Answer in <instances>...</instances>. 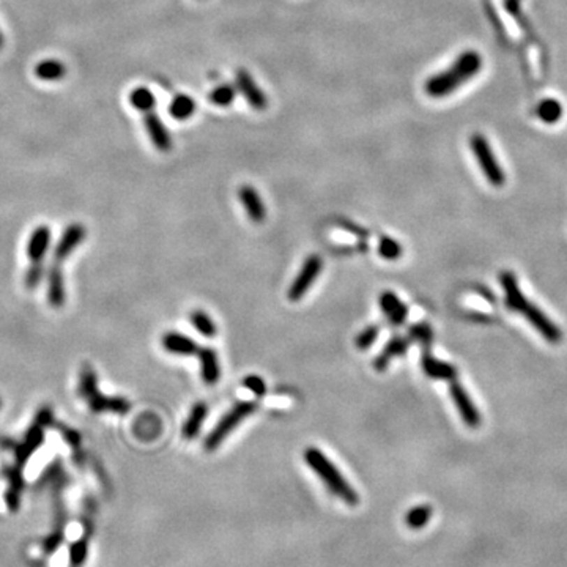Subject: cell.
<instances>
[{
  "label": "cell",
  "mask_w": 567,
  "mask_h": 567,
  "mask_svg": "<svg viewBox=\"0 0 567 567\" xmlns=\"http://www.w3.org/2000/svg\"><path fill=\"white\" fill-rule=\"evenodd\" d=\"M483 68V59L476 51H466L460 54L457 60L448 70L436 73L424 84L425 94L432 98H445L459 90L465 82L478 75Z\"/></svg>",
  "instance_id": "obj_1"
},
{
  "label": "cell",
  "mask_w": 567,
  "mask_h": 567,
  "mask_svg": "<svg viewBox=\"0 0 567 567\" xmlns=\"http://www.w3.org/2000/svg\"><path fill=\"white\" fill-rule=\"evenodd\" d=\"M500 282L504 290H506V306L509 309L525 314V317L534 325V328L538 330L540 334H544L548 342L558 344L561 341L559 328L544 316V312H540L538 307L526 301V298L523 297L520 292L519 284L515 281V276L513 273H509V271H504L500 276Z\"/></svg>",
  "instance_id": "obj_2"
},
{
  "label": "cell",
  "mask_w": 567,
  "mask_h": 567,
  "mask_svg": "<svg viewBox=\"0 0 567 567\" xmlns=\"http://www.w3.org/2000/svg\"><path fill=\"white\" fill-rule=\"evenodd\" d=\"M304 460L311 470L322 479V483L332 495L341 498L348 506H356L360 503L358 493L347 483V479L337 470V466L318 448H307L304 451Z\"/></svg>",
  "instance_id": "obj_3"
},
{
  "label": "cell",
  "mask_w": 567,
  "mask_h": 567,
  "mask_svg": "<svg viewBox=\"0 0 567 567\" xmlns=\"http://www.w3.org/2000/svg\"><path fill=\"white\" fill-rule=\"evenodd\" d=\"M79 394L81 397L87 400V405L94 413H103V411H114L123 415L128 413L131 405L126 399L123 397H108L98 391V380L96 374L90 364H85L81 372V383H79Z\"/></svg>",
  "instance_id": "obj_4"
},
{
  "label": "cell",
  "mask_w": 567,
  "mask_h": 567,
  "mask_svg": "<svg viewBox=\"0 0 567 567\" xmlns=\"http://www.w3.org/2000/svg\"><path fill=\"white\" fill-rule=\"evenodd\" d=\"M257 406H258L257 402H251V400L237 402L223 418L219 419L212 432L208 434L205 441H203V448H205L207 451H214V449H218L223 445V441L227 436L235 430L237 425L240 422H243L246 418L257 410Z\"/></svg>",
  "instance_id": "obj_5"
},
{
  "label": "cell",
  "mask_w": 567,
  "mask_h": 567,
  "mask_svg": "<svg viewBox=\"0 0 567 567\" xmlns=\"http://www.w3.org/2000/svg\"><path fill=\"white\" fill-rule=\"evenodd\" d=\"M470 144L474 156H476L487 180H489V183H492L493 186H501V184L506 182V175H504V172L500 168V164H498L495 155H493L489 142H487L483 134H473Z\"/></svg>",
  "instance_id": "obj_6"
},
{
  "label": "cell",
  "mask_w": 567,
  "mask_h": 567,
  "mask_svg": "<svg viewBox=\"0 0 567 567\" xmlns=\"http://www.w3.org/2000/svg\"><path fill=\"white\" fill-rule=\"evenodd\" d=\"M323 260L318 254H311L306 258L303 267H301L300 273L295 277L290 288H288V300L290 301H300L309 290L311 286L317 281L318 274L322 273Z\"/></svg>",
  "instance_id": "obj_7"
},
{
  "label": "cell",
  "mask_w": 567,
  "mask_h": 567,
  "mask_svg": "<svg viewBox=\"0 0 567 567\" xmlns=\"http://www.w3.org/2000/svg\"><path fill=\"white\" fill-rule=\"evenodd\" d=\"M235 87L238 94H242L249 106L256 110H265L268 108V96L258 87L248 71L238 70L235 75Z\"/></svg>",
  "instance_id": "obj_8"
},
{
  "label": "cell",
  "mask_w": 567,
  "mask_h": 567,
  "mask_svg": "<svg viewBox=\"0 0 567 567\" xmlns=\"http://www.w3.org/2000/svg\"><path fill=\"white\" fill-rule=\"evenodd\" d=\"M85 238V227L82 224H70L66 230L61 233L60 242L55 246L54 251V263L60 265L65 262L68 257L73 254L79 244L84 242Z\"/></svg>",
  "instance_id": "obj_9"
},
{
  "label": "cell",
  "mask_w": 567,
  "mask_h": 567,
  "mask_svg": "<svg viewBox=\"0 0 567 567\" xmlns=\"http://www.w3.org/2000/svg\"><path fill=\"white\" fill-rule=\"evenodd\" d=\"M449 392H451V397L455 406H457L464 422L466 425H470V427H478L480 424V413L478 411L476 406H474L473 400L464 390V386L457 383V381H452V383L449 385Z\"/></svg>",
  "instance_id": "obj_10"
},
{
  "label": "cell",
  "mask_w": 567,
  "mask_h": 567,
  "mask_svg": "<svg viewBox=\"0 0 567 567\" xmlns=\"http://www.w3.org/2000/svg\"><path fill=\"white\" fill-rule=\"evenodd\" d=\"M378 303L381 311H383L385 317L388 318V322L394 326H400L406 322V317H408V307L400 300L396 293L391 290L381 292Z\"/></svg>",
  "instance_id": "obj_11"
},
{
  "label": "cell",
  "mask_w": 567,
  "mask_h": 567,
  "mask_svg": "<svg viewBox=\"0 0 567 567\" xmlns=\"http://www.w3.org/2000/svg\"><path fill=\"white\" fill-rule=\"evenodd\" d=\"M144 125L147 129V134H149L150 142L156 147L159 152L168 153L172 149V138L170 133L168 131V128L164 126V123L161 119L153 112H147L144 117Z\"/></svg>",
  "instance_id": "obj_12"
},
{
  "label": "cell",
  "mask_w": 567,
  "mask_h": 567,
  "mask_svg": "<svg viewBox=\"0 0 567 567\" xmlns=\"http://www.w3.org/2000/svg\"><path fill=\"white\" fill-rule=\"evenodd\" d=\"M238 197L246 214H248V218L252 223H262L265 216H267V207L263 205L262 197L257 193L256 188L244 184V186L238 189Z\"/></svg>",
  "instance_id": "obj_13"
},
{
  "label": "cell",
  "mask_w": 567,
  "mask_h": 567,
  "mask_svg": "<svg viewBox=\"0 0 567 567\" xmlns=\"http://www.w3.org/2000/svg\"><path fill=\"white\" fill-rule=\"evenodd\" d=\"M408 347H410L408 339H405L402 336L391 337L383 347V350H381V353L374 360V369L378 372H385L388 366L391 364V361L404 356Z\"/></svg>",
  "instance_id": "obj_14"
},
{
  "label": "cell",
  "mask_w": 567,
  "mask_h": 567,
  "mask_svg": "<svg viewBox=\"0 0 567 567\" xmlns=\"http://www.w3.org/2000/svg\"><path fill=\"white\" fill-rule=\"evenodd\" d=\"M51 244V230L47 226H38L30 235L27 244V256L34 265H43L46 252Z\"/></svg>",
  "instance_id": "obj_15"
},
{
  "label": "cell",
  "mask_w": 567,
  "mask_h": 567,
  "mask_svg": "<svg viewBox=\"0 0 567 567\" xmlns=\"http://www.w3.org/2000/svg\"><path fill=\"white\" fill-rule=\"evenodd\" d=\"M421 366L424 374L434 380H455L457 377V371L452 364L436 360L427 348H424Z\"/></svg>",
  "instance_id": "obj_16"
},
{
  "label": "cell",
  "mask_w": 567,
  "mask_h": 567,
  "mask_svg": "<svg viewBox=\"0 0 567 567\" xmlns=\"http://www.w3.org/2000/svg\"><path fill=\"white\" fill-rule=\"evenodd\" d=\"M200 361V375L202 380L205 381L207 385H216L221 378V367H219V360L216 350L209 348V347H202L197 351Z\"/></svg>",
  "instance_id": "obj_17"
},
{
  "label": "cell",
  "mask_w": 567,
  "mask_h": 567,
  "mask_svg": "<svg viewBox=\"0 0 567 567\" xmlns=\"http://www.w3.org/2000/svg\"><path fill=\"white\" fill-rule=\"evenodd\" d=\"M43 441H45V430H43L40 424L35 422L32 427L27 430L26 439H24L21 445H17L15 448V452H16L15 455H16L17 464L20 465L26 464L30 455H32L36 449L43 445Z\"/></svg>",
  "instance_id": "obj_18"
},
{
  "label": "cell",
  "mask_w": 567,
  "mask_h": 567,
  "mask_svg": "<svg viewBox=\"0 0 567 567\" xmlns=\"http://www.w3.org/2000/svg\"><path fill=\"white\" fill-rule=\"evenodd\" d=\"M161 344L164 350H168L172 355H180V356H191L197 355L199 347L193 341V339L182 334V332L169 331L165 332L161 339Z\"/></svg>",
  "instance_id": "obj_19"
},
{
  "label": "cell",
  "mask_w": 567,
  "mask_h": 567,
  "mask_svg": "<svg viewBox=\"0 0 567 567\" xmlns=\"http://www.w3.org/2000/svg\"><path fill=\"white\" fill-rule=\"evenodd\" d=\"M65 282L60 265L54 263L47 273V301L52 307H61L65 304Z\"/></svg>",
  "instance_id": "obj_20"
},
{
  "label": "cell",
  "mask_w": 567,
  "mask_h": 567,
  "mask_svg": "<svg viewBox=\"0 0 567 567\" xmlns=\"http://www.w3.org/2000/svg\"><path fill=\"white\" fill-rule=\"evenodd\" d=\"M207 416H208V405L205 402H196L193 405V408L189 410L186 421H184V424H183V429H182L183 439L194 440L196 436L199 435Z\"/></svg>",
  "instance_id": "obj_21"
},
{
  "label": "cell",
  "mask_w": 567,
  "mask_h": 567,
  "mask_svg": "<svg viewBox=\"0 0 567 567\" xmlns=\"http://www.w3.org/2000/svg\"><path fill=\"white\" fill-rule=\"evenodd\" d=\"M34 73L36 78L41 79V81L54 82L65 78L66 66L57 59H45L35 65Z\"/></svg>",
  "instance_id": "obj_22"
},
{
  "label": "cell",
  "mask_w": 567,
  "mask_h": 567,
  "mask_svg": "<svg viewBox=\"0 0 567 567\" xmlns=\"http://www.w3.org/2000/svg\"><path fill=\"white\" fill-rule=\"evenodd\" d=\"M196 101L193 96H189L186 94H178L169 104V114L172 119H175L178 122L189 120L191 117L196 112Z\"/></svg>",
  "instance_id": "obj_23"
},
{
  "label": "cell",
  "mask_w": 567,
  "mask_h": 567,
  "mask_svg": "<svg viewBox=\"0 0 567 567\" xmlns=\"http://www.w3.org/2000/svg\"><path fill=\"white\" fill-rule=\"evenodd\" d=\"M129 103L131 106L139 110V112H152L156 106V96L153 91L147 87H135L131 94H129Z\"/></svg>",
  "instance_id": "obj_24"
},
{
  "label": "cell",
  "mask_w": 567,
  "mask_h": 567,
  "mask_svg": "<svg viewBox=\"0 0 567 567\" xmlns=\"http://www.w3.org/2000/svg\"><path fill=\"white\" fill-rule=\"evenodd\" d=\"M536 114H538V117L542 122L552 125V123H557L561 117H563V106H561L558 100L547 98V100H542L538 104V108H536Z\"/></svg>",
  "instance_id": "obj_25"
},
{
  "label": "cell",
  "mask_w": 567,
  "mask_h": 567,
  "mask_svg": "<svg viewBox=\"0 0 567 567\" xmlns=\"http://www.w3.org/2000/svg\"><path fill=\"white\" fill-rule=\"evenodd\" d=\"M235 96H237L235 85L219 84L212 91H209L208 100H209V103L214 104V106L227 108V106H230L233 101H235Z\"/></svg>",
  "instance_id": "obj_26"
},
{
  "label": "cell",
  "mask_w": 567,
  "mask_h": 567,
  "mask_svg": "<svg viewBox=\"0 0 567 567\" xmlns=\"http://www.w3.org/2000/svg\"><path fill=\"white\" fill-rule=\"evenodd\" d=\"M430 517H432V508L429 504H419L408 510L405 522L411 529H421L430 522Z\"/></svg>",
  "instance_id": "obj_27"
},
{
  "label": "cell",
  "mask_w": 567,
  "mask_h": 567,
  "mask_svg": "<svg viewBox=\"0 0 567 567\" xmlns=\"http://www.w3.org/2000/svg\"><path fill=\"white\" fill-rule=\"evenodd\" d=\"M189 318H191V323L194 325V328L199 331L202 336L214 337L218 334L216 323H214L213 320L207 316V312L194 311V312H191Z\"/></svg>",
  "instance_id": "obj_28"
},
{
  "label": "cell",
  "mask_w": 567,
  "mask_h": 567,
  "mask_svg": "<svg viewBox=\"0 0 567 567\" xmlns=\"http://www.w3.org/2000/svg\"><path fill=\"white\" fill-rule=\"evenodd\" d=\"M378 254L385 260H397L402 256V246L392 237H381L378 242Z\"/></svg>",
  "instance_id": "obj_29"
},
{
  "label": "cell",
  "mask_w": 567,
  "mask_h": 567,
  "mask_svg": "<svg viewBox=\"0 0 567 567\" xmlns=\"http://www.w3.org/2000/svg\"><path fill=\"white\" fill-rule=\"evenodd\" d=\"M408 337L411 341L422 344L424 348H427L430 342H432V328H430V325L427 323L411 325L408 328Z\"/></svg>",
  "instance_id": "obj_30"
},
{
  "label": "cell",
  "mask_w": 567,
  "mask_h": 567,
  "mask_svg": "<svg viewBox=\"0 0 567 567\" xmlns=\"http://www.w3.org/2000/svg\"><path fill=\"white\" fill-rule=\"evenodd\" d=\"M380 336V328L377 325H371L367 328L362 330L358 336H356V348L358 350H366L369 347H372L377 341V337Z\"/></svg>",
  "instance_id": "obj_31"
},
{
  "label": "cell",
  "mask_w": 567,
  "mask_h": 567,
  "mask_svg": "<svg viewBox=\"0 0 567 567\" xmlns=\"http://www.w3.org/2000/svg\"><path fill=\"white\" fill-rule=\"evenodd\" d=\"M243 386L246 390H249L252 394H256L257 397H262L267 394V385H265V381L258 377V375H248L243 380Z\"/></svg>",
  "instance_id": "obj_32"
},
{
  "label": "cell",
  "mask_w": 567,
  "mask_h": 567,
  "mask_svg": "<svg viewBox=\"0 0 567 567\" xmlns=\"http://www.w3.org/2000/svg\"><path fill=\"white\" fill-rule=\"evenodd\" d=\"M43 271H45L43 265H34V263L30 265V268H29L27 274H26V286H27V288L32 290V288H35L36 286H38V284L43 279Z\"/></svg>",
  "instance_id": "obj_33"
},
{
  "label": "cell",
  "mask_w": 567,
  "mask_h": 567,
  "mask_svg": "<svg viewBox=\"0 0 567 567\" xmlns=\"http://www.w3.org/2000/svg\"><path fill=\"white\" fill-rule=\"evenodd\" d=\"M35 422L40 424L43 429L47 427V425H51L54 422V416H52V410L47 408V406H43V408L36 413V418H35Z\"/></svg>",
  "instance_id": "obj_34"
},
{
  "label": "cell",
  "mask_w": 567,
  "mask_h": 567,
  "mask_svg": "<svg viewBox=\"0 0 567 567\" xmlns=\"http://www.w3.org/2000/svg\"><path fill=\"white\" fill-rule=\"evenodd\" d=\"M61 434L65 435L66 441L70 443L71 446H75V448L79 446V441H81V436H79V434L76 432V430H70V429L64 427V429H61Z\"/></svg>",
  "instance_id": "obj_35"
},
{
  "label": "cell",
  "mask_w": 567,
  "mask_h": 567,
  "mask_svg": "<svg viewBox=\"0 0 567 567\" xmlns=\"http://www.w3.org/2000/svg\"><path fill=\"white\" fill-rule=\"evenodd\" d=\"M519 2L520 0H508L506 7L513 15H519Z\"/></svg>",
  "instance_id": "obj_36"
},
{
  "label": "cell",
  "mask_w": 567,
  "mask_h": 567,
  "mask_svg": "<svg viewBox=\"0 0 567 567\" xmlns=\"http://www.w3.org/2000/svg\"><path fill=\"white\" fill-rule=\"evenodd\" d=\"M3 46V35H2V32H0V47Z\"/></svg>",
  "instance_id": "obj_37"
},
{
  "label": "cell",
  "mask_w": 567,
  "mask_h": 567,
  "mask_svg": "<svg viewBox=\"0 0 567 567\" xmlns=\"http://www.w3.org/2000/svg\"><path fill=\"white\" fill-rule=\"evenodd\" d=\"M0 406H2V399H0Z\"/></svg>",
  "instance_id": "obj_38"
}]
</instances>
